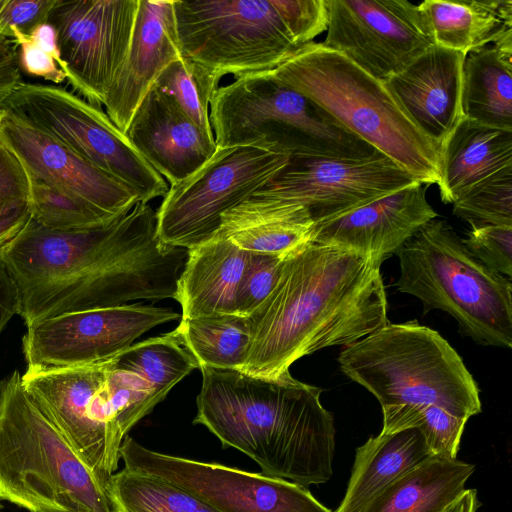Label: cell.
<instances>
[{
    "label": "cell",
    "mask_w": 512,
    "mask_h": 512,
    "mask_svg": "<svg viewBox=\"0 0 512 512\" xmlns=\"http://www.w3.org/2000/svg\"><path fill=\"white\" fill-rule=\"evenodd\" d=\"M210 123L217 147L349 159L377 151L281 82L273 70L235 77L220 86L210 104Z\"/></svg>",
    "instance_id": "ba28073f"
},
{
    "label": "cell",
    "mask_w": 512,
    "mask_h": 512,
    "mask_svg": "<svg viewBox=\"0 0 512 512\" xmlns=\"http://www.w3.org/2000/svg\"><path fill=\"white\" fill-rule=\"evenodd\" d=\"M414 182L418 181L379 151L361 159L292 156L253 195L302 204L317 224Z\"/></svg>",
    "instance_id": "5bb4252c"
},
{
    "label": "cell",
    "mask_w": 512,
    "mask_h": 512,
    "mask_svg": "<svg viewBox=\"0 0 512 512\" xmlns=\"http://www.w3.org/2000/svg\"><path fill=\"white\" fill-rule=\"evenodd\" d=\"M132 146L171 184L194 173L215 153L206 134L166 93L152 87L125 132Z\"/></svg>",
    "instance_id": "44dd1931"
},
{
    "label": "cell",
    "mask_w": 512,
    "mask_h": 512,
    "mask_svg": "<svg viewBox=\"0 0 512 512\" xmlns=\"http://www.w3.org/2000/svg\"><path fill=\"white\" fill-rule=\"evenodd\" d=\"M465 57L433 45L386 81L415 124L440 147L464 117Z\"/></svg>",
    "instance_id": "7402d4cb"
},
{
    "label": "cell",
    "mask_w": 512,
    "mask_h": 512,
    "mask_svg": "<svg viewBox=\"0 0 512 512\" xmlns=\"http://www.w3.org/2000/svg\"><path fill=\"white\" fill-rule=\"evenodd\" d=\"M0 255L29 325L64 313L174 298L188 250L163 243L149 202L92 229L59 231L32 218Z\"/></svg>",
    "instance_id": "6da1fadb"
},
{
    "label": "cell",
    "mask_w": 512,
    "mask_h": 512,
    "mask_svg": "<svg viewBox=\"0 0 512 512\" xmlns=\"http://www.w3.org/2000/svg\"><path fill=\"white\" fill-rule=\"evenodd\" d=\"M0 143L30 178L81 198L113 217L126 215L141 202L128 186L8 109L0 114Z\"/></svg>",
    "instance_id": "e0dca14e"
},
{
    "label": "cell",
    "mask_w": 512,
    "mask_h": 512,
    "mask_svg": "<svg viewBox=\"0 0 512 512\" xmlns=\"http://www.w3.org/2000/svg\"><path fill=\"white\" fill-rule=\"evenodd\" d=\"M338 363L382 408L435 405L466 420L482 410L478 386L461 357L416 320L383 325L345 346Z\"/></svg>",
    "instance_id": "8992f818"
},
{
    "label": "cell",
    "mask_w": 512,
    "mask_h": 512,
    "mask_svg": "<svg viewBox=\"0 0 512 512\" xmlns=\"http://www.w3.org/2000/svg\"><path fill=\"white\" fill-rule=\"evenodd\" d=\"M430 456L417 429L369 438L356 450L347 490L336 512H359L384 487Z\"/></svg>",
    "instance_id": "83f0119b"
},
{
    "label": "cell",
    "mask_w": 512,
    "mask_h": 512,
    "mask_svg": "<svg viewBox=\"0 0 512 512\" xmlns=\"http://www.w3.org/2000/svg\"><path fill=\"white\" fill-rule=\"evenodd\" d=\"M11 41L17 46L20 70L26 75L43 78L54 85L67 80L66 74L57 62L39 48L27 34L16 27L11 29Z\"/></svg>",
    "instance_id": "ab89813d"
},
{
    "label": "cell",
    "mask_w": 512,
    "mask_h": 512,
    "mask_svg": "<svg viewBox=\"0 0 512 512\" xmlns=\"http://www.w3.org/2000/svg\"><path fill=\"white\" fill-rule=\"evenodd\" d=\"M273 73L416 181L439 183L440 146L415 124L386 81L314 41L296 50Z\"/></svg>",
    "instance_id": "277c9868"
},
{
    "label": "cell",
    "mask_w": 512,
    "mask_h": 512,
    "mask_svg": "<svg viewBox=\"0 0 512 512\" xmlns=\"http://www.w3.org/2000/svg\"><path fill=\"white\" fill-rule=\"evenodd\" d=\"M163 307L125 304L64 313L27 325V369L46 370L107 362L150 329L179 319Z\"/></svg>",
    "instance_id": "4fadbf2b"
},
{
    "label": "cell",
    "mask_w": 512,
    "mask_h": 512,
    "mask_svg": "<svg viewBox=\"0 0 512 512\" xmlns=\"http://www.w3.org/2000/svg\"><path fill=\"white\" fill-rule=\"evenodd\" d=\"M29 176L17 158L0 143V205L27 201Z\"/></svg>",
    "instance_id": "60d3db41"
},
{
    "label": "cell",
    "mask_w": 512,
    "mask_h": 512,
    "mask_svg": "<svg viewBox=\"0 0 512 512\" xmlns=\"http://www.w3.org/2000/svg\"><path fill=\"white\" fill-rule=\"evenodd\" d=\"M324 46L388 81L434 45L418 5L407 0H326Z\"/></svg>",
    "instance_id": "9a60e30c"
},
{
    "label": "cell",
    "mask_w": 512,
    "mask_h": 512,
    "mask_svg": "<svg viewBox=\"0 0 512 512\" xmlns=\"http://www.w3.org/2000/svg\"><path fill=\"white\" fill-rule=\"evenodd\" d=\"M222 76L188 57L170 63L154 87L169 95L206 134L213 136L210 104Z\"/></svg>",
    "instance_id": "d6a6232c"
},
{
    "label": "cell",
    "mask_w": 512,
    "mask_h": 512,
    "mask_svg": "<svg viewBox=\"0 0 512 512\" xmlns=\"http://www.w3.org/2000/svg\"><path fill=\"white\" fill-rule=\"evenodd\" d=\"M479 505L477 491L465 489L443 512H476Z\"/></svg>",
    "instance_id": "bcb514c9"
},
{
    "label": "cell",
    "mask_w": 512,
    "mask_h": 512,
    "mask_svg": "<svg viewBox=\"0 0 512 512\" xmlns=\"http://www.w3.org/2000/svg\"><path fill=\"white\" fill-rule=\"evenodd\" d=\"M119 453L125 468L161 478L217 512H332L293 482L161 453L128 435Z\"/></svg>",
    "instance_id": "7c38bea8"
},
{
    "label": "cell",
    "mask_w": 512,
    "mask_h": 512,
    "mask_svg": "<svg viewBox=\"0 0 512 512\" xmlns=\"http://www.w3.org/2000/svg\"><path fill=\"white\" fill-rule=\"evenodd\" d=\"M462 110L465 118L512 130V53L489 45L466 55Z\"/></svg>",
    "instance_id": "f1b7e54d"
},
{
    "label": "cell",
    "mask_w": 512,
    "mask_h": 512,
    "mask_svg": "<svg viewBox=\"0 0 512 512\" xmlns=\"http://www.w3.org/2000/svg\"><path fill=\"white\" fill-rule=\"evenodd\" d=\"M469 253L491 270L512 276V226L484 224L471 226L462 239Z\"/></svg>",
    "instance_id": "8d00e7d4"
},
{
    "label": "cell",
    "mask_w": 512,
    "mask_h": 512,
    "mask_svg": "<svg viewBox=\"0 0 512 512\" xmlns=\"http://www.w3.org/2000/svg\"><path fill=\"white\" fill-rule=\"evenodd\" d=\"M380 266L314 242L284 258L272 291L247 317L251 341L240 371L278 377L304 356L345 347L387 324Z\"/></svg>",
    "instance_id": "7a4b0ae2"
},
{
    "label": "cell",
    "mask_w": 512,
    "mask_h": 512,
    "mask_svg": "<svg viewBox=\"0 0 512 512\" xmlns=\"http://www.w3.org/2000/svg\"><path fill=\"white\" fill-rule=\"evenodd\" d=\"M56 0H0V40L12 38L13 27L29 34L37 25L47 22Z\"/></svg>",
    "instance_id": "f35d334b"
},
{
    "label": "cell",
    "mask_w": 512,
    "mask_h": 512,
    "mask_svg": "<svg viewBox=\"0 0 512 512\" xmlns=\"http://www.w3.org/2000/svg\"><path fill=\"white\" fill-rule=\"evenodd\" d=\"M182 55L222 77L274 70L301 47L294 0L173 1Z\"/></svg>",
    "instance_id": "9c48e42d"
},
{
    "label": "cell",
    "mask_w": 512,
    "mask_h": 512,
    "mask_svg": "<svg viewBox=\"0 0 512 512\" xmlns=\"http://www.w3.org/2000/svg\"><path fill=\"white\" fill-rule=\"evenodd\" d=\"M29 181L28 205L31 218L46 228L59 231L87 230L119 218L39 180L29 177Z\"/></svg>",
    "instance_id": "e575fe53"
},
{
    "label": "cell",
    "mask_w": 512,
    "mask_h": 512,
    "mask_svg": "<svg viewBox=\"0 0 512 512\" xmlns=\"http://www.w3.org/2000/svg\"><path fill=\"white\" fill-rule=\"evenodd\" d=\"M30 219L27 201L0 205V248L14 239Z\"/></svg>",
    "instance_id": "7bdbcfd3"
},
{
    "label": "cell",
    "mask_w": 512,
    "mask_h": 512,
    "mask_svg": "<svg viewBox=\"0 0 512 512\" xmlns=\"http://www.w3.org/2000/svg\"><path fill=\"white\" fill-rule=\"evenodd\" d=\"M283 262V258L250 253L248 263L237 293L235 313L248 317L272 291Z\"/></svg>",
    "instance_id": "74e56055"
},
{
    "label": "cell",
    "mask_w": 512,
    "mask_h": 512,
    "mask_svg": "<svg viewBox=\"0 0 512 512\" xmlns=\"http://www.w3.org/2000/svg\"><path fill=\"white\" fill-rule=\"evenodd\" d=\"M187 250L173 298L182 308L181 319L235 313L250 252L218 234Z\"/></svg>",
    "instance_id": "cb8c5ba5"
},
{
    "label": "cell",
    "mask_w": 512,
    "mask_h": 512,
    "mask_svg": "<svg viewBox=\"0 0 512 512\" xmlns=\"http://www.w3.org/2000/svg\"><path fill=\"white\" fill-rule=\"evenodd\" d=\"M139 0H56L47 22L56 30L67 81L101 106L126 56Z\"/></svg>",
    "instance_id": "2e32d148"
},
{
    "label": "cell",
    "mask_w": 512,
    "mask_h": 512,
    "mask_svg": "<svg viewBox=\"0 0 512 512\" xmlns=\"http://www.w3.org/2000/svg\"><path fill=\"white\" fill-rule=\"evenodd\" d=\"M288 160L250 146L217 147L199 169L168 189L156 211L159 239L184 249L208 241L223 214L251 197Z\"/></svg>",
    "instance_id": "8fae6325"
},
{
    "label": "cell",
    "mask_w": 512,
    "mask_h": 512,
    "mask_svg": "<svg viewBox=\"0 0 512 512\" xmlns=\"http://www.w3.org/2000/svg\"><path fill=\"white\" fill-rule=\"evenodd\" d=\"M314 226L304 205L252 195L223 214L215 234L244 251L284 259L313 242Z\"/></svg>",
    "instance_id": "603a6c76"
},
{
    "label": "cell",
    "mask_w": 512,
    "mask_h": 512,
    "mask_svg": "<svg viewBox=\"0 0 512 512\" xmlns=\"http://www.w3.org/2000/svg\"><path fill=\"white\" fill-rule=\"evenodd\" d=\"M199 369L194 424L205 426L223 448L254 460L263 475L304 488L330 480L336 430L333 416L321 404L319 387L290 372L270 378Z\"/></svg>",
    "instance_id": "3957f363"
},
{
    "label": "cell",
    "mask_w": 512,
    "mask_h": 512,
    "mask_svg": "<svg viewBox=\"0 0 512 512\" xmlns=\"http://www.w3.org/2000/svg\"><path fill=\"white\" fill-rule=\"evenodd\" d=\"M440 162L441 200L452 204L471 186L512 166V130L463 117L441 144Z\"/></svg>",
    "instance_id": "484cf974"
},
{
    "label": "cell",
    "mask_w": 512,
    "mask_h": 512,
    "mask_svg": "<svg viewBox=\"0 0 512 512\" xmlns=\"http://www.w3.org/2000/svg\"><path fill=\"white\" fill-rule=\"evenodd\" d=\"M2 508L1 499H0V509Z\"/></svg>",
    "instance_id": "7dc6e473"
},
{
    "label": "cell",
    "mask_w": 512,
    "mask_h": 512,
    "mask_svg": "<svg viewBox=\"0 0 512 512\" xmlns=\"http://www.w3.org/2000/svg\"><path fill=\"white\" fill-rule=\"evenodd\" d=\"M398 291L413 295L424 312L451 315L465 336L485 346H512V285L474 258L445 220L424 225L396 254Z\"/></svg>",
    "instance_id": "52a82bcc"
},
{
    "label": "cell",
    "mask_w": 512,
    "mask_h": 512,
    "mask_svg": "<svg viewBox=\"0 0 512 512\" xmlns=\"http://www.w3.org/2000/svg\"><path fill=\"white\" fill-rule=\"evenodd\" d=\"M110 362L114 368L140 377L163 399L177 383L198 368L174 330L134 343Z\"/></svg>",
    "instance_id": "1f68e13d"
},
{
    "label": "cell",
    "mask_w": 512,
    "mask_h": 512,
    "mask_svg": "<svg viewBox=\"0 0 512 512\" xmlns=\"http://www.w3.org/2000/svg\"><path fill=\"white\" fill-rule=\"evenodd\" d=\"M107 362L27 369L21 376L25 391L66 437L103 488L121 459L107 433L91 416L92 399L103 381Z\"/></svg>",
    "instance_id": "ac0fdd59"
},
{
    "label": "cell",
    "mask_w": 512,
    "mask_h": 512,
    "mask_svg": "<svg viewBox=\"0 0 512 512\" xmlns=\"http://www.w3.org/2000/svg\"><path fill=\"white\" fill-rule=\"evenodd\" d=\"M0 499L30 512H111L103 486L18 371L0 384Z\"/></svg>",
    "instance_id": "5b68a950"
},
{
    "label": "cell",
    "mask_w": 512,
    "mask_h": 512,
    "mask_svg": "<svg viewBox=\"0 0 512 512\" xmlns=\"http://www.w3.org/2000/svg\"><path fill=\"white\" fill-rule=\"evenodd\" d=\"M381 433L417 429L432 455L457 458L466 419L435 405H400L382 408Z\"/></svg>",
    "instance_id": "836d02e7"
},
{
    "label": "cell",
    "mask_w": 512,
    "mask_h": 512,
    "mask_svg": "<svg viewBox=\"0 0 512 512\" xmlns=\"http://www.w3.org/2000/svg\"><path fill=\"white\" fill-rule=\"evenodd\" d=\"M19 313L18 290L0 255V333Z\"/></svg>",
    "instance_id": "ee69618b"
},
{
    "label": "cell",
    "mask_w": 512,
    "mask_h": 512,
    "mask_svg": "<svg viewBox=\"0 0 512 512\" xmlns=\"http://www.w3.org/2000/svg\"><path fill=\"white\" fill-rule=\"evenodd\" d=\"M418 8L436 46L465 55L489 45L512 53L511 0H425Z\"/></svg>",
    "instance_id": "d4e9b609"
},
{
    "label": "cell",
    "mask_w": 512,
    "mask_h": 512,
    "mask_svg": "<svg viewBox=\"0 0 512 512\" xmlns=\"http://www.w3.org/2000/svg\"><path fill=\"white\" fill-rule=\"evenodd\" d=\"M452 204L453 214L471 226H512V166L471 186Z\"/></svg>",
    "instance_id": "d590c367"
},
{
    "label": "cell",
    "mask_w": 512,
    "mask_h": 512,
    "mask_svg": "<svg viewBox=\"0 0 512 512\" xmlns=\"http://www.w3.org/2000/svg\"><path fill=\"white\" fill-rule=\"evenodd\" d=\"M21 81L17 46L10 40H0V114Z\"/></svg>",
    "instance_id": "b9f144b4"
},
{
    "label": "cell",
    "mask_w": 512,
    "mask_h": 512,
    "mask_svg": "<svg viewBox=\"0 0 512 512\" xmlns=\"http://www.w3.org/2000/svg\"><path fill=\"white\" fill-rule=\"evenodd\" d=\"M474 465L432 455L378 492L359 512H443L465 490Z\"/></svg>",
    "instance_id": "4316f807"
},
{
    "label": "cell",
    "mask_w": 512,
    "mask_h": 512,
    "mask_svg": "<svg viewBox=\"0 0 512 512\" xmlns=\"http://www.w3.org/2000/svg\"><path fill=\"white\" fill-rule=\"evenodd\" d=\"M438 214L414 182L338 217L315 224L313 242L373 258L380 264Z\"/></svg>",
    "instance_id": "d6986e66"
},
{
    "label": "cell",
    "mask_w": 512,
    "mask_h": 512,
    "mask_svg": "<svg viewBox=\"0 0 512 512\" xmlns=\"http://www.w3.org/2000/svg\"><path fill=\"white\" fill-rule=\"evenodd\" d=\"M27 35L33 43L48 53L66 74L65 64L61 58L58 35L55 28L50 23L43 22L32 29Z\"/></svg>",
    "instance_id": "f6af8a7d"
},
{
    "label": "cell",
    "mask_w": 512,
    "mask_h": 512,
    "mask_svg": "<svg viewBox=\"0 0 512 512\" xmlns=\"http://www.w3.org/2000/svg\"><path fill=\"white\" fill-rule=\"evenodd\" d=\"M106 174L141 202L164 197V178L132 146L100 106L54 84L21 81L5 104Z\"/></svg>",
    "instance_id": "30bf717a"
},
{
    "label": "cell",
    "mask_w": 512,
    "mask_h": 512,
    "mask_svg": "<svg viewBox=\"0 0 512 512\" xmlns=\"http://www.w3.org/2000/svg\"><path fill=\"white\" fill-rule=\"evenodd\" d=\"M173 0H139L124 61L104 100L106 114L124 133L162 71L181 58Z\"/></svg>",
    "instance_id": "ffe728a7"
},
{
    "label": "cell",
    "mask_w": 512,
    "mask_h": 512,
    "mask_svg": "<svg viewBox=\"0 0 512 512\" xmlns=\"http://www.w3.org/2000/svg\"><path fill=\"white\" fill-rule=\"evenodd\" d=\"M174 331L198 368L241 370L244 365L251 341L245 316L230 313L184 318Z\"/></svg>",
    "instance_id": "f546056e"
},
{
    "label": "cell",
    "mask_w": 512,
    "mask_h": 512,
    "mask_svg": "<svg viewBox=\"0 0 512 512\" xmlns=\"http://www.w3.org/2000/svg\"><path fill=\"white\" fill-rule=\"evenodd\" d=\"M104 491L111 512H217L161 478L125 467L109 477Z\"/></svg>",
    "instance_id": "4dcf8cb0"
}]
</instances>
